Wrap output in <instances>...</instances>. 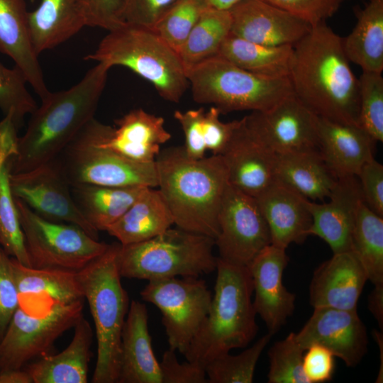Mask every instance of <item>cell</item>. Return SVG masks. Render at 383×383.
I'll use <instances>...</instances> for the list:
<instances>
[{
	"label": "cell",
	"mask_w": 383,
	"mask_h": 383,
	"mask_svg": "<svg viewBox=\"0 0 383 383\" xmlns=\"http://www.w3.org/2000/svg\"><path fill=\"white\" fill-rule=\"evenodd\" d=\"M293 49L289 78L294 95L318 117L358 126V79L342 38L323 21Z\"/></svg>",
	"instance_id": "6da1fadb"
},
{
	"label": "cell",
	"mask_w": 383,
	"mask_h": 383,
	"mask_svg": "<svg viewBox=\"0 0 383 383\" xmlns=\"http://www.w3.org/2000/svg\"><path fill=\"white\" fill-rule=\"evenodd\" d=\"M97 62L72 87L51 92L30 114L25 133L12 157L11 174L26 172L56 159L94 118L109 70Z\"/></svg>",
	"instance_id": "7a4b0ae2"
},
{
	"label": "cell",
	"mask_w": 383,
	"mask_h": 383,
	"mask_svg": "<svg viewBox=\"0 0 383 383\" xmlns=\"http://www.w3.org/2000/svg\"><path fill=\"white\" fill-rule=\"evenodd\" d=\"M158 190L184 230L216 240L218 216L228 184L221 155L189 158L183 146L160 150L155 159Z\"/></svg>",
	"instance_id": "3957f363"
},
{
	"label": "cell",
	"mask_w": 383,
	"mask_h": 383,
	"mask_svg": "<svg viewBox=\"0 0 383 383\" xmlns=\"http://www.w3.org/2000/svg\"><path fill=\"white\" fill-rule=\"evenodd\" d=\"M216 270L209 311L184 353L187 361L204 368L231 350L248 346L258 331L248 267L218 257Z\"/></svg>",
	"instance_id": "277c9868"
},
{
	"label": "cell",
	"mask_w": 383,
	"mask_h": 383,
	"mask_svg": "<svg viewBox=\"0 0 383 383\" xmlns=\"http://www.w3.org/2000/svg\"><path fill=\"white\" fill-rule=\"evenodd\" d=\"M120 248L121 243L109 244L104 253L77 272L97 340L92 383H117L118 378L121 333L131 303L121 281Z\"/></svg>",
	"instance_id": "5b68a950"
},
{
	"label": "cell",
	"mask_w": 383,
	"mask_h": 383,
	"mask_svg": "<svg viewBox=\"0 0 383 383\" xmlns=\"http://www.w3.org/2000/svg\"><path fill=\"white\" fill-rule=\"evenodd\" d=\"M109 67H125L149 82L165 100L179 102L189 82L187 70L174 48L152 28L126 23L108 31L97 48L84 57Z\"/></svg>",
	"instance_id": "8992f818"
},
{
	"label": "cell",
	"mask_w": 383,
	"mask_h": 383,
	"mask_svg": "<svg viewBox=\"0 0 383 383\" xmlns=\"http://www.w3.org/2000/svg\"><path fill=\"white\" fill-rule=\"evenodd\" d=\"M215 240L176 226L155 237L122 245L118 257L121 277L152 279L195 277L216 269Z\"/></svg>",
	"instance_id": "52a82bcc"
},
{
	"label": "cell",
	"mask_w": 383,
	"mask_h": 383,
	"mask_svg": "<svg viewBox=\"0 0 383 383\" xmlns=\"http://www.w3.org/2000/svg\"><path fill=\"white\" fill-rule=\"evenodd\" d=\"M194 100L221 113L265 111L294 94L289 77L260 76L216 55L187 68Z\"/></svg>",
	"instance_id": "ba28073f"
},
{
	"label": "cell",
	"mask_w": 383,
	"mask_h": 383,
	"mask_svg": "<svg viewBox=\"0 0 383 383\" xmlns=\"http://www.w3.org/2000/svg\"><path fill=\"white\" fill-rule=\"evenodd\" d=\"M30 266L78 272L104 253L109 244L80 227L48 221L14 197Z\"/></svg>",
	"instance_id": "9c48e42d"
},
{
	"label": "cell",
	"mask_w": 383,
	"mask_h": 383,
	"mask_svg": "<svg viewBox=\"0 0 383 383\" xmlns=\"http://www.w3.org/2000/svg\"><path fill=\"white\" fill-rule=\"evenodd\" d=\"M84 301L54 304L37 314L19 304L0 341V374L48 355L55 340L83 316Z\"/></svg>",
	"instance_id": "30bf717a"
},
{
	"label": "cell",
	"mask_w": 383,
	"mask_h": 383,
	"mask_svg": "<svg viewBox=\"0 0 383 383\" xmlns=\"http://www.w3.org/2000/svg\"><path fill=\"white\" fill-rule=\"evenodd\" d=\"M140 294L160 311L169 348L184 355L210 309L212 295L205 281L195 277L152 279Z\"/></svg>",
	"instance_id": "8fae6325"
},
{
	"label": "cell",
	"mask_w": 383,
	"mask_h": 383,
	"mask_svg": "<svg viewBox=\"0 0 383 383\" xmlns=\"http://www.w3.org/2000/svg\"><path fill=\"white\" fill-rule=\"evenodd\" d=\"M56 160L70 186H157L155 161L141 163L128 160L95 145L82 130Z\"/></svg>",
	"instance_id": "7c38bea8"
},
{
	"label": "cell",
	"mask_w": 383,
	"mask_h": 383,
	"mask_svg": "<svg viewBox=\"0 0 383 383\" xmlns=\"http://www.w3.org/2000/svg\"><path fill=\"white\" fill-rule=\"evenodd\" d=\"M215 240L219 258L246 266L271 244L267 221L255 197L228 184L218 216Z\"/></svg>",
	"instance_id": "4fadbf2b"
},
{
	"label": "cell",
	"mask_w": 383,
	"mask_h": 383,
	"mask_svg": "<svg viewBox=\"0 0 383 383\" xmlns=\"http://www.w3.org/2000/svg\"><path fill=\"white\" fill-rule=\"evenodd\" d=\"M243 118L253 135L276 155L319 152L318 116L294 94Z\"/></svg>",
	"instance_id": "5bb4252c"
},
{
	"label": "cell",
	"mask_w": 383,
	"mask_h": 383,
	"mask_svg": "<svg viewBox=\"0 0 383 383\" xmlns=\"http://www.w3.org/2000/svg\"><path fill=\"white\" fill-rule=\"evenodd\" d=\"M9 182L13 196L40 216L76 225L98 240L99 231L76 205L56 159L26 172L10 173Z\"/></svg>",
	"instance_id": "9a60e30c"
},
{
	"label": "cell",
	"mask_w": 383,
	"mask_h": 383,
	"mask_svg": "<svg viewBox=\"0 0 383 383\" xmlns=\"http://www.w3.org/2000/svg\"><path fill=\"white\" fill-rule=\"evenodd\" d=\"M115 123L112 127L94 118L82 131L95 145L141 163L154 162L161 145L171 138L164 118L143 109L130 111Z\"/></svg>",
	"instance_id": "2e32d148"
},
{
	"label": "cell",
	"mask_w": 383,
	"mask_h": 383,
	"mask_svg": "<svg viewBox=\"0 0 383 383\" xmlns=\"http://www.w3.org/2000/svg\"><path fill=\"white\" fill-rule=\"evenodd\" d=\"M302 328L294 333L306 350L312 344L328 348L348 367H356L367 352L368 337L357 311L328 307L313 308Z\"/></svg>",
	"instance_id": "e0dca14e"
},
{
	"label": "cell",
	"mask_w": 383,
	"mask_h": 383,
	"mask_svg": "<svg viewBox=\"0 0 383 383\" xmlns=\"http://www.w3.org/2000/svg\"><path fill=\"white\" fill-rule=\"evenodd\" d=\"M289 260L286 249L270 244L248 267L255 292V311L272 335L286 323L295 309L296 295L288 291L282 282Z\"/></svg>",
	"instance_id": "ac0fdd59"
},
{
	"label": "cell",
	"mask_w": 383,
	"mask_h": 383,
	"mask_svg": "<svg viewBox=\"0 0 383 383\" xmlns=\"http://www.w3.org/2000/svg\"><path fill=\"white\" fill-rule=\"evenodd\" d=\"M231 33L268 46H294L311 30L299 17L265 0H242L230 11Z\"/></svg>",
	"instance_id": "d6986e66"
},
{
	"label": "cell",
	"mask_w": 383,
	"mask_h": 383,
	"mask_svg": "<svg viewBox=\"0 0 383 383\" xmlns=\"http://www.w3.org/2000/svg\"><path fill=\"white\" fill-rule=\"evenodd\" d=\"M328 199L321 204L307 200L312 220L309 234L324 240L333 253L350 251L357 210L363 200L357 177L338 178Z\"/></svg>",
	"instance_id": "ffe728a7"
},
{
	"label": "cell",
	"mask_w": 383,
	"mask_h": 383,
	"mask_svg": "<svg viewBox=\"0 0 383 383\" xmlns=\"http://www.w3.org/2000/svg\"><path fill=\"white\" fill-rule=\"evenodd\" d=\"M221 156L228 184L248 195L257 196L274 180L276 155L253 135L244 118Z\"/></svg>",
	"instance_id": "44dd1931"
},
{
	"label": "cell",
	"mask_w": 383,
	"mask_h": 383,
	"mask_svg": "<svg viewBox=\"0 0 383 383\" xmlns=\"http://www.w3.org/2000/svg\"><path fill=\"white\" fill-rule=\"evenodd\" d=\"M367 281L365 270L351 251L333 253L313 272L309 286L310 304L313 308L357 311Z\"/></svg>",
	"instance_id": "7402d4cb"
},
{
	"label": "cell",
	"mask_w": 383,
	"mask_h": 383,
	"mask_svg": "<svg viewBox=\"0 0 383 383\" xmlns=\"http://www.w3.org/2000/svg\"><path fill=\"white\" fill-rule=\"evenodd\" d=\"M317 131L320 155L336 178L357 177L374 157L377 142L358 126L318 116Z\"/></svg>",
	"instance_id": "603a6c76"
},
{
	"label": "cell",
	"mask_w": 383,
	"mask_h": 383,
	"mask_svg": "<svg viewBox=\"0 0 383 383\" xmlns=\"http://www.w3.org/2000/svg\"><path fill=\"white\" fill-rule=\"evenodd\" d=\"M268 225L271 244L287 249L309 235L311 216L307 199L274 179L255 197Z\"/></svg>",
	"instance_id": "cb8c5ba5"
},
{
	"label": "cell",
	"mask_w": 383,
	"mask_h": 383,
	"mask_svg": "<svg viewBox=\"0 0 383 383\" xmlns=\"http://www.w3.org/2000/svg\"><path fill=\"white\" fill-rule=\"evenodd\" d=\"M117 383H162L148 331V310L135 300L130 303L122 329Z\"/></svg>",
	"instance_id": "d4e9b609"
},
{
	"label": "cell",
	"mask_w": 383,
	"mask_h": 383,
	"mask_svg": "<svg viewBox=\"0 0 383 383\" xmlns=\"http://www.w3.org/2000/svg\"><path fill=\"white\" fill-rule=\"evenodd\" d=\"M24 0H0V52L9 56L40 99L49 93L30 37Z\"/></svg>",
	"instance_id": "484cf974"
},
{
	"label": "cell",
	"mask_w": 383,
	"mask_h": 383,
	"mask_svg": "<svg viewBox=\"0 0 383 383\" xmlns=\"http://www.w3.org/2000/svg\"><path fill=\"white\" fill-rule=\"evenodd\" d=\"M74 336L69 345L55 355H46L23 368L33 383H87L91 358L94 333L82 316L74 326Z\"/></svg>",
	"instance_id": "4316f807"
},
{
	"label": "cell",
	"mask_w": 383,
	"mask_h": 383,
	"mask_svg": "<svg viewBox=\"0 0 383 383\" xmlns=\"http://www.w3.org/2000/svg\"><path fill=\"white\" fill-rule=\"evenodd\" d=\"M28 23L38 55L65 43L86 26L84 0H40Z\"/></svg>",
	"instance_id": "83f0119b"
},
{
	"label": "cell",
	"mask_w": 383,
	"mask_h": 383,
	"mask_svg": "<svg viewBox=\"0 0 383 383\" xmlns=\"http://www.w3.org/2000/svg\"><path fill=\"white\" fill-rule=\"evenodd\" d=\"M173 224L172 216L159 190L146 187L106 231L126 245L151 239Z\"/></svg>",
	"instance_id": "f1b7e54d"
},
{
	"label": "cell",
	"mask_w": 383,
	"mask_h": 383,
	"mask_svg": "<svg viewBox=\"0 0 383 383\" xmlns=\"http://www.w3.org/2000/svg\"><path fill=\"white\" fill-rule=\"evenodd\" d=\"M274 179L310 201L328 198L338 178L319 152L276 155Z\"/></svg>",
	"instance_id": "f546056e"
},
{
	"label": "cell",
	"mask_w": 383,
	"mask_h": 383,
	"mask_svg": "<svg viewBox=\"0 0 383 383\" xmlns=\"http://www.w3.org/2000/svg\"><path fill=\"white\" fill-rule=\"evenodd\" d=\"M148 187L70 186L72 198L86 219L98 231L115 223Z\"/></svg>",
	"instance_id": "4dcf8cb0"
},
{
	"label": "cell",
	"mask_w": 383,
	"mask_h": 383,
	"mask_svg": "<svg viewBox=\"0 0 383 383\" xmlns=\"http://www.w3.org/2000/svg\"><path fill=\"white\" fill-rule=\"evenodd\" d=\"M352 31L342 38L345 54L362 71H383V0H370L356 13Z\"/></svg>",
	"instance_id": "1f68e13d"
},
{
	"label": "cell",
	"mask_w": 383,
	"mask_h": 383,
	"mask_svg": "<svg viewBox=\"0 0 383 383\" xmlns=\"http://www.w3.org/2000/svg\"><path fill=\"white\" fill-rule=\"evenodd\" d=\"M19 298L43 296L52 304H68L85 299L75 271L27 267L11 257Z\"/></svg>",
	"instance_id": "d6a6232c"
},
{
	"label": "cell",
	"mask_w": 383,
	"mask_h": 383,
	"mask_svg": "<svg viewBox=\"0 0 383 383\" xmlns=\"http://www.w3.org/2000/svg\"><path fill=\"white\" fill-rule=\"evenodd\" d=\"M293 46H268L232 34L223 43L218 55L252 73L270 77H287L293 57Z\"/></svg>",
	"instance_id": "836d02e7"
},
{
	"label": "cell",
	"mask_w": 383,
	"mask_h": 383,
	"mask_svg": "<svg viewBox=\"0 0 383 383\" xmlns=\"http://www.w3.org/2000/svg\"><path fill=\"white\" fill-rule=\"evenodd\" d=\"M373 285L383 284V217L360 203L353 228L350 249Z\"/></svg>",
	"instance_id": "e575fe53"
},
{
	"label": "cell",
	"mask_w": 383,
	"mask_h": 383,
	"mask_svg": "<svg viewBox=\"0 0 383 383\" xmlns=\"http://www.w3.org/2000/svg\"><path fill=\"white\" fill-rule=\"evenodd\" d=\"M231 26L230 11L208 8L178 52L186 70L218 55L223 43L231 33Z\"/></svg>",
	"instance_id": "d590c367"
},
{
	"label": "cell",
	"mask_w": 383,
	"mask_h": 383,
	"mask_svg": "<svg viewBox=\"0 0 383 383\" xmlns=\"http://www.w3.org/2000/svg\"><path fill=\"white\" fill-rule=\"evenodd\" d=\"M11 159L0 157V245L10 257L31 267L10 187Z\"/></svg>",
	"instance_id": "8d00e7d4"
},
{
	"label": "cell",
	"mask_w": 383,
	"mask_h": 383,
	"mask_svg": "<svg viewBox=\"0 0 383 383\" xmlns=\"http://www.w3.org/2000/svg\"><path fill=\"white\" fill-rule=\"evenodd\" d=\"M272 336L267 333L238 355L228 353L210 361L205 366L208 382H252L257 362Z\"/></svg>",
	"instance_id": "74e56055"
},
{
	"label": "cell",
	"mask_w": 383,
	"mask_h": 383,
	"mask_svg": "<svg viewBox=\"0 0 383 383\" xmlns=\"http://www.w3.org/2000/svg\"><path fill=\"white\" fill-rule=\"evenodd\" d=\"M208 8L204 0H179L157 21L152 29L179 52Z\"/></svg>",
	"instance_id": "f35d334b"
},
{
	"label": "cell",
	"mask_w": 383,
	"mask_h": 383,
	"mask_svg": "<svg viewBox=\"0 0 383 383\" xmlns=\"http://www.w3.org/2000/svg\"><path fill=\"white\" fill-rule=\"evenodd\" d=\"M358 126L376 142L383 141V77L382 73L362 71L358 78Z\"/></svg>",
	"instance_id": "ab89813d"
},
{
	"label": "cell",
	"mask_w": 383,
	"mask_h": 383,
	"mask_svg": "<svg viewBox=\"0 0 383 383\" xmlns=\"http://www.w3.org/2000/svg\"><path fill=\"white\" fill-rule=\"evenodd\" d=\"M27 84L19 68L15 66L10 69L0 62V110L4 116H12L18 130L25 116L31 114L38 107Z\"/></svg>",
	"instance_id": "60d3db41"
},
{
	"label": "cell",
	"mask_w": 383,
	"mask_h": 383,
	"mask_svg": "<svg viewBox=\"0 0 383 383\" xmlns=\"http://www.w3.org/2000/svg\"><path fill=\"white\" fill-rule=\"evenodd\" d=\"M305 350L296 341L294 333L275 342L268 350V383H309L302 369Z\"/></svg>",
	"instance_id": "b9f144b4"
},
{
	"label": "cell",
	"mask_w": 383,
	"mask_h": 383,
	"mask_svg": "<svg viewBox=\"0 0 383 383\" xmlns=\"http://www.w3.org/2000/svg\"><path fill=\"white\" fill-rule=\"evenodd\" d=\"M20 304L11 257L0 248V341Z\"/></svg>",
	"instance_id": "7bdbcfd3"
},
{
	"label": "cell",
	"mask_w": 383,
	"mask_h": 383,
	"mask_svg": "<svg viewBox=\"0 0 383 383\" xmlns=\"http://www.w3.org/2000/svg\"><path fill=\"white\" fill-rule=\"evenodd\" d=\"M127 0H84L86 26L114 30L124 23Z\"/></svg>",
	"instance_id": "ee69618b"
},
{
	"label": "cell",
	"mask_w": 383,
	"mask_h": 383,
	"mask_svg": "<svg viewBox=\"0 0 383 383\" xmlns=\"http://www.w3.org/2000/svg\"><path fill=\"white\" fill-rule=\"evenodd\" d=\"M306 21L311 26L325 21L338 10L343 0H265Z\"/></svg>",
	"instance_id": "f6af8a7d"
},
{
	"label": "cell",
	"mask_w": 383,
	"mask_h": 383,
	"mask_svg": "<svg viewBox=\"0 0 383 383\" xmlns=\"http://www.w3.org/2000/svg\"><path fill=\"white\" fill-rule=\"evenodd\" d=\"M221 111L215 106L205 111L202 120V135L206 150L214 155H221L228 147L239 120L223 122Z\"/></svg>",
	"instance_id": "bcb514c9"
},
{
	"label": "cell",
	"mask_w": 383,
	"mask_h": 383,
	"mask_svg": "<svg viewBox=\"0 0 383 383\" xmlns=\"http://www.w3.org/2000/svg\"><path fill=\"white\" fill-rule=\"evenodd\" d=\"M204 108L185 111H176L174 118L180 125L184 135L183 145L186 155L191 159L198 160L205 157L206 148L202 135Z\"/></svg>",
	"instance_id": "7dc6e473"
},
{
	"label": "cell",
	"mask_w": 383,
	"mask_h": 383,
	"mask_svg": "<svg viewBox=\"0 0 383 383\" xmlns=\"http://www.w3.org/2000/svg\"><path fill=\"white\" fill-rule=\"evenodd\" d=\"M357 177L364 203L383 217V165L374 157L362 167Z\"/></svg>",
	"instance_id": "c3c4849f"
},
{
	"label": "cell",
	"mask_w": 383,
	"mask_h": 383,
	"mask_svg": "<svg viewBox=\"0 0 383 383\" xmlns=\"http://www.w3.org/2000/svg\"><path fill=\"white\" fill-rule=\"evenodd\" d=\"M174 350H165L160 362L162 383H206L208 382L205 368L187 362L179 363Z\"/></svg>",
	"instance_id": "681fc988"
},
{
	"label": "cell",
	"mask_w": 383,
	"mask_h": 383,
	"mask_svg": "<svg viewBox=\"0 0 383 383\" xmlns=\"http://www.w3.org/2000/svg\"><path fill=\"white\" fill-rule=\"evenodd\" d=\"M335 355L326 347L312 344L304 351L302 369L309 383H323L332 379Z\"/></svg>",
	"instance_id": "f907efd6"
},
{
	"label": "cell",
	"mask_w": 383,
	"mask_h": 383,
	"mask_svg": "<svg viewBox=\"0 0 383 383\" xmlns=\"http://www.w3.org/2000/svg\"><path fill=\"white\" fill-rule=\"evenodd\" d=\"M179 0H127L125 21L152 28L157 21Z\"/></svg>",
	"instance_id": "816d5d0a"
},
{
	"label": "cell",
	"mask_w": 383,
	"mask_h": 383,
	"mask_svg": "<svg viewBox=\"0 0 383 383\" xmlns=\"http://www.w3.org/2000/svg\"><path fill=\"white\" fill-rule=\"evenodd\" d=\"M368 309L382 330L383 327V284L374 285L368 296Z\"/></svg>",
	"instance_id": "f5cc1de1"
},
{
	"label": "cell",
	"mask_w": 383,
	"mask_h": 383,
	"mask_svg": "<svg viewBox=\"0 0 383 383\" xmlns=\"http://www.w3.org/2000/svg\"><path fill=\"white\" fill-rule=\"evenodd\" d=\"M0 383H33V381L29 373L23 368L1 373Z\"/></svg>",
	"instance_id": "db71d44e"
},
{
	"label": "cell",
	"mask_w": 383,
	"mask_h": 383,
	"mask_svg": "<svg viewBox=\"0 0 383 383\" xmlns=\"http://www.w3.org/2000/svg\"><path fill=\"white\" fill-rule=\"evenodd\" d=\"M209 8L230 11L242 0H204Z\"/></svg>",
	"instance_id": "11a10c76"
}]
</instances>
